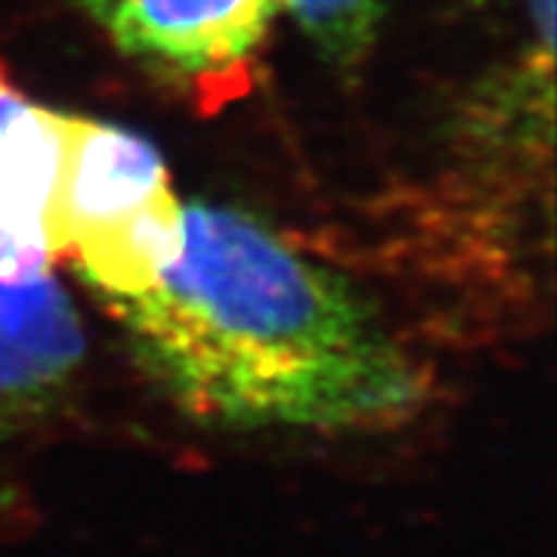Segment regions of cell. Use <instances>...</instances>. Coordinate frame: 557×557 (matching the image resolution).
Wrapping results in <instances>:
<instances>
[{
  "mask_svg": "<svg viewBox=\"0 0 557 557\" xmlns=\"http://www.w3.org/2000/svg\"><path fill=\"white\" fill-rule=\"evenodd\" d=\"M102 307L161 394L211 428L369 434L428 397L418 359L357 282L245 208L186 205L159 282Z\"/></svg>",
  "mask_w": 557,
  "mask_h": 557,
  "instance_id": "1",
  "label": "cell"
},
{
  "mask_svg": "<svg viewBox=\"0 0 557 557\" xmlns=\"http://www.w3.org/2000/svg\"><path fill=\"white\" fill-rule=\"evenodd\" d=\"M186 201L156 143L121 124L62 112L50 248L106 300L152 288L177 258Z\"/></svg>",
  "mask_w": 557,
  "mask_h": 557,
  "instance_id": "2",
  "label": "cell"
},
{
  "mask_svg": "<svg viewBox=\"0 0 557 557\" xmlns=\"http://www.w3.org/2000/svg\"><path fill=\"white\" fill-rule=\"evenodd\" d=\"M124 57L164 78L218 94L236 90L267 47L285 0H87Z\"/></svg>",
  "mask_w": 557,
  "mask_h": 557,
  "instance_id": "3",
  "label": "cell"
},
{
  "mask_svg": "<svg viewBox=\"0 0 557 557\" xmlns=\"http://www.w3.org/2000/svg\"><path fill=\"white\" fill-rule=\"evenodd\" d=\"M84 357L81 313L60 278L0 282V443L60 409Z\"/></svg>",
  "mask_w": 557,
  "mask_h": 557,
  "instance_id": "4",
  "label": "cell"
},
{
  "mask_svg": "<svg viewBox=\"0 0 557 557\" xmlns=\"http://www.w3.org/2000/svg\"><path fill=\"white\" fill-rule=\"evenodd\" d=\"M62 164V112L35 102L0 65V282L53 270L50 201Z\"/></svg>",
  "mask_w": 557,
  "mask_h": 557,
  "instance_id": "5",
  "label": "cell"
},
{
  "mask_svg": "<svg viewBox=\"0 0 557 557\" xmlns=\"http://www.w3.org/2000/svg\"><path fill=\"white\" fill-rule=\"evenodd\" d=\"M387 3L391 0H285V16L319 60L335 69H357L379 44Z\"/></svg>",
  "mask_w": 557,
  "mask_h": 557,
  "instance_id": "6",
  "label": "cell"
}]
</instances>
